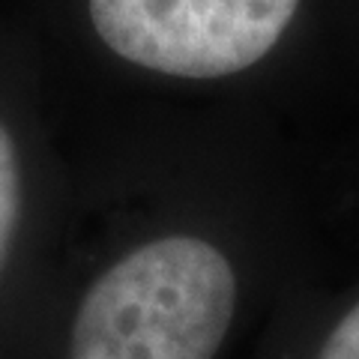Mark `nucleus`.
Here are the masks:
<instances>
[{
    "mask_svg": "<svg viewBox=\"0 0 359 359\" xmlns=\"http://www.w3.org/2000/svg\"><path fill=\"white\" fill-rule=\"evenodd\" d=\"M237 273L198 237H162L87 290L69 359H212L237 314Z\"/></svg>",
    "mask_w": 359,
    "mask_h": 359,
    "instance_id": "f257e3e1",
    "label": "nucleus"
},
{
    "mask_svg": "<svg viewBox=\"0 0 359 359\" xmlns=\"http://www.w3.org/2000/svg\"><path fill=\"white\" fill-rule=\"evenodd\" d=\"M299 9L302 0H90L111 51L177 78H224L264 63Z\"/></svg>",
    "mask_w": 359,
    "mask_h": 359,
    "instance_id": "f03ea898",
    "label": "nucleus"
},
{
    "mask_svg": "<svg viewBox=\"0 0 359 359\" xmlns=\"http://www.w3.org/2000/svg\"><path fill=\"white\" fill-rule=\"evenodd\" d=\"M21 216V171H18V153L9 132L0 123V266H4L13 233Z\"/></svg>",
    "mask_w": 359,
    "mask_h": 359,
    "instance_id": "7ed1b4c3",
    "label": "nucleus"
},
{
    "mask_svg": "<svg viewBox=\"0 0 359 359\" xmlns=\"http://www.w3.org/2000/svg\"><path fill=\"white\" fill-rule=\"evenodd\" d=\"M318 359H359V299L335 320L320 344Z\"/></svg>",
    "mask_w": 359,
    "mask_h": 359,
    "instance_id": "20e7f679",
    "label": "nucleus"
}]
</instances>
